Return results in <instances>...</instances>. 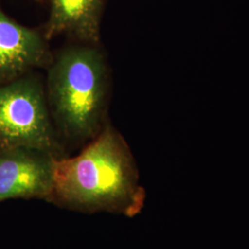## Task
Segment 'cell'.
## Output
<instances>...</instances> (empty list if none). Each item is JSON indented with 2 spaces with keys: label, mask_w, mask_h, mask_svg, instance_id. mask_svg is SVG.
Instances as JSON below:
<instances>
[{
  "label": "cell",
  "mask_w": 249,
  "mask_h": 249,
  "mask_svg": "<svg viewBox=\"0 0 249 249\" xmlns=\"http://www.w3.org/2000/svg\"><path fill=\"white\" fill-rule=\"evenodd\" d=\"M145 198L130 149L110 124L78 155L54 160L51 203L84 213L134 217Z\"/></svg>",
  "instance_id": "1"
},
{
  "label": "cell",
  "mask_w": 249,
  "mask_h": 249,
  "mask_svg": "<svg viewBox=\"0 0 249 249\" xmlns=\"http://www.w3.org/2000/svg\"><path fill=\"white\" fill-rule=\"evenodd\" d=\"M108 69L96 45H71L47 67L46 99L54 126L73 142H89L105 124Z\"/></svg>",
  "instance_id": "2"
},
{
  "label": "cell",
  "mask_w": 249,
  "mask_h": 249,
  "mask_svg": "<svg viewBox=\"0 0 249 249\" xmlns=\"http://www.w3.org/2000/svg\"><path fill=\"white\" fill-rule=\"evenodd\" d=\"M13 147L64 156L43 81L33 73L0 84V149Z\"/></svg>",
  "instance_id": "3"
},
{
  "label": "cell",
  "mask_w": 249,
  "mask_h": 249,
  "mask_svg": "<svg viewBox=\"0 0 249 249\" xmlns=\"http://www.w3.org/2000/svg\"><path fill=\"white\" fill-rule=\"evenodd\" d=\"M55 159L36 148L0 149V202L14 198L51 202Z\"/></svg>",
  "instance_id": "4"
},
{
  "label": "cell",
  "mask_w": 249,
  "mask_h": 249,
  "mask_svg": "<svg viewBox=\"0 0 249 249\" xmlns=\"http://www.w3.org/2000/svg\"><path fill=\"white\" fill-rule=\"evenodd\" d=\"M52 59L44 31L19 24L0 8V84L47 68Z\"/></svg>",
  "instance_id": "5"
},
{
  "label": "cell",
  "mask_w": 249,
  "mask_h": 249,
  "mask_svg": "<svg viewBox=\"0 0 249 249\" xmlns=\"http://www.w3.org/2000/svg\"><path fill=\"white\" fill-rule=\"evenodd\" d=\"M49 16L44 27L47 41L66 36L80 44L97 45L107 0H48Z\"/></svg>",
  "instance_id": "6"
},
{
  "label": "cell",
  "mask_w": 249,
  "mask_h": 249,
  "mask_svg": "<svg viewBox=\"0 0 249 249\" xmlns=\"http://www.w3.org/2000/svg\"><path fill=\"white\" fill-rule=\"evenodd\" d=\"M36 1H37V2H42L43 0H36Z\"/></svg>",
  "instance_id": "7"
}]
</instances>
